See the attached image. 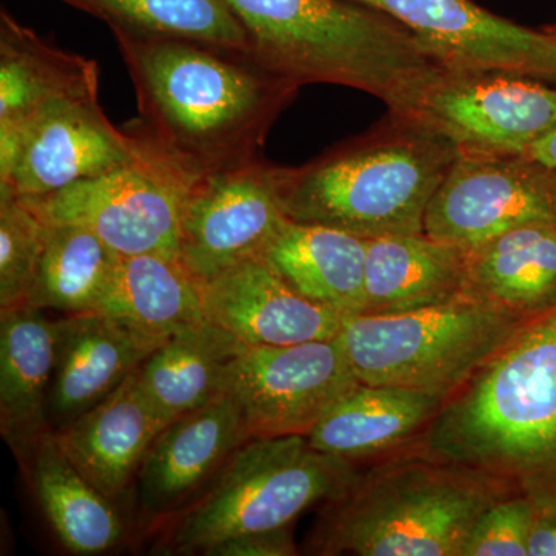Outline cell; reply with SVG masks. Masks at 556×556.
Masks as SVG:
<instances>
[{"label":"cell","mask_w":556,"mask_h":556,"mask_svg":"<svg viewBox=\"0 0 556 556\" xmlns=\"http://www.w3.org/2000/svg\"><path fill=\"white\" fill-rule=\"evenodd\" d=\"M138 101L123 127L138 159L179 199L201 179L258 159L298 84L247 51L177 36L112 30Z\"/></svg>","instance_id":"obj_1"},{"label":"cell","mask_w":556,"mask_h":556,"mask_svg":"<svg viewBox=\"0 0 556 556\" xmlns=\"http://www.w3.org/2000/svg\"><path fill=\"white\" fill-rule=\"evenodd\" d=\"M407 447L556 508V303L527 318Z\"/></svg>","instance_id":"obj_2"},{"label":"cell","mask_w":556,"mask_h":556,"mask_svg":"<svg viewBox=\"0 0 556 556\" xmlns=\"http://www.w3.org/2000/svg\"><path fill=\"white\" fill-rule=\"evenodd\" d=\"M248 33L252 58L281 78L336 84L404 112L439 70L412 31L350 0H225Z\"/></svg>","instance_id":"obj_3"},{"label":"cell","mask_w":556,"mask_h":556,"mask_svg":"<svg viewBox=\"0 0 556 556\" xmlns=\"http://www.w3.org/2000/svg\"><path fill=\"white\" fill-rule=\"evenodd\" d=\"M510 495L481 471L405 447L357 471L325 503L311 554L463 556L479 517Z\"/></svg>","instance_id":"obj_4"},{"label":"cell","mask_w":556,"mask_h":556,"mask_svg":"<svg viewBox=\"0 0 556 556\" xmlns=\"http://www.w3.org/2000/svg\"><path fill=\"white\" fill-rule=\"evenodd\" d=\"M459 156L452 142L393 115L299 167H280L291 222L362 239L424 232L428 204Z\"/></svg>","instance_id":"obj_5"},{"label":"cell","mask_w":556,"mask_h":556,"mask_svg":"<svg viewBox=\"0 0 556 556\" xmlns=\"http://www.w3.org/2000/svg\"><path fill=\"white\" fill-rule=\"evenodd\" d=\"M527 318L466 294L407 313L345 316L338 340L358 382L448 397Z\"/></svg>","instance_id":"obj_6"},{"label":"cell","mask_w":556,"mask_h":556,"mask_svg":"<svg viewBox=\"0 0 556 556\" xmlns=\"http://www.w3.org/2000/svg\"><path fill=\"white\" fill-rule=\"evenodd\" d=\"M356 475V464L318 452L308 437L249 439L179 519L170 548L206 555L229 538L291 527L309 507L345 492Z\"/></svg>","instance_id":"obj_7"},{"label":"cell","mask_w":556,"mask_h":556,"mask_svg":"<svg viewBox=\"0 0 556 556\" xmlns=\"http://www.w3.org/2000/svg\"><path fill=\"white\" fill-rule=\"evenodd\" d=\"M393 115L447 139L459 155H525L556 129V87L514 73L441 68Z\"/></svg>","instance_id":"obj_8"},{"label":"cell","mask_w":556,"mask_h":556,"mask_svg":"<svg viewBox=\"0 0 556 556\" xmlns=\"http://www.w3.org/2000/svg\"><path fill=\"white\" fill-rule=\"evenodd\" d=\"M358 383L338 338L280 346H244L225 394L249 438L308 437L320 417Z\"/></svg>","instance_id":"obj_9"},{"label":"cell","mask_w":556,"mask_h":556,"mask_svg":"<svg viewBox=\"0 0 556 556\" xmlns=\"http://www.w3.org/2000/svg\"><path fill=\"white\" fill-rule=\"evenodd\" d=\"M280 167L255 159L201 179L181 197L178 260L199 283L260 257L288 222Z\"/></svg>","instance_id":"obj_10"},{"label":"cell","mask_w":556,"mask_h":556,"mask_svg":"<svg viewBox=\"0 0 556 556\" xmlns=\"http://www.w3.org/2000/svg\"><path fill=\"white\" fill-rule=\"evenodd\" d=\"M536 223L556 225V175L526 155H459L428 204L424 232L471 249Z\"/></svg>","instance_id":"obj_11"},{"label":"cell","mask_w":556,"mask_h":556,"mask_svg":"<svg viewBox=\"0 0 556 556\" xmlns=\"http://www.w3.org/2000/svg\"><path fill=\"white\" fill-rule=\"evenodd\" d=\"M382 11L441 67L504 72L556 84V35L522 27L471 0H350Z\"/></svg>","instance_id":"obj_12"},{"label":"cell","mask_w":556,"mask_h":556,"mask_svg":"<svg viewBox=\"0 0 556 556\" xmlns=\"http://www.w3.org/2000/svg\"><path fill=\"white\" fill-rule=\"evenodd\" d=\"M138 161L123 127L113 126L98 94L50 105L0 159V193L46 197Z\"/></svg>","instance_id":"obj_13"},{"label":"cell","mask_w":556,"mask_h":556,"mask_svg":"<svg viewBox=\"0 0 556 556\" xmlns=\"http://www.w3.org/2000/svg\"><path fill=\"white\" fill-rule=\"evenodd\" d=\"M24 200L46 222L83 226L123 257L159 254L178 258L181 199L142 160L50 195Z\"/></svg>","instance_id":"obj_14"},{"label":"cell","mask_w":556,"mask_h":556,"mask_svg":"<svg viewBox=\"0 0 556 556\" xmlns=\"http://www.w3.org/2000/svg\"><path fill=\"white\" fill-rule=\"evenodd\" d=\"M204 316L248 346L338 338L343 314L295 291L262 257L200 283Z\"/></svg>","instance_id":"obj_15"},{"label":"cell","mask_w":556,"mask_h":556,"mask_svg":"<svg viewBox=\"0 0 556 556\" xmlns=\"http://www.w3.org/2000/svg\"><path fill=\"white\" fill-rule=\"evenodd\" d=\"M56 331L49 401L53 431L67 427L109 396L164 343L101 313L56 318Z\"/></svg>","instance_id":"obj_16"},{"label":"cell","mask_w":556,"mask_h":556,"mask_svg":"<svg viewBox=\"0 0 556 556\" xmlns=\"http://www.w3.org/2000/svg\"><path fill=\"white\" fill-rule=\"evenodd\" d=\"M249 439L239 408L226 394L177 417L160 431L139 467V503L152 514L178 507L217 477Z\"/></svg>","instance_id":"obj_17"},{"label":"cell","mask_w":556,"mask_h":556,"mask_svg":"<svg viewBox=\"0 0 556 556\" xmlns=\"http://www.w3.org/2000/svg\"><path fill=\"white\" fill-rule=\"evenodd\" d=\"M94 61L58 49L0 13V159L39 113L62 100L98 94Z\"/></svg>","instance_id":"obj_18"},{"label":"cell","mask_w":556,"mask_h":556,"mask_svg":"<svg viewBox=\"0 0 556 556\" xmlns=\"http://www.w3.org/2000/svg\"><path fill=\"white\" fill-rule=\"evenodd\" d=\"M138 369L94 407L54 431L68 459L110 501L137 477L164 428L142 393Z\"/></svg>","instance_id":"obj_19"},{"label":"cell","mask_w":556,"mask_h":556,"mask_svg":"<svg viewBox=\"0 0 556 556\" xmlns=\"http://www.w3.org/2000/svg\"><path fill=\"white\" fill-rule=\"evenodd\" d=\"M445 399L407 388L358 382L320 417L308 441L318 452L350 463L378 460L412 444Z\"/></svg>","instance_id":"obj_20"},{"label":"cell","mask_w":556,"mask_h":556,"mask_svg":"<svg viewBox=\"0 0 556 556\" xmlns=\"http://www.w3.org/2000/svg\"><path fill=\"white\" fill-rule=\"evenodd\" d=\"M468 292V249L420 233L367 240L365 311L407 313Z\"/></svg>","instance_id":"obj_21"},{"label":"cell","mask_w":556,"mask_h":556,"mask_svg":"<svg viewBox=\"0 0 556 556\" xmlns=\"http://www.w3.org/2000/svg\"><path fill=\"white\" fill-rule=\"evenodd\" d=\"M56 320L30 305L0 311V431L16 453L51 431Z\"/></svg>","instance_id":"obj_22"},{"label":"cell","mask_w":556,"mask_h":556,"mask_svg":"<svg viewBox=\"0 0 556 556\" xmlns=\"http://www.w3.org/2000/svg\"><path fill=\"white\" fill-rule=\"evenodd\" d=\"M16 456L62 546L75 555H98L119 543L124 527L118 511L68 459L53 430Z\"/></svg>","instance_id":"obj_23"},{"label":"cell","mask_w":556,"mask_h":556,"mask_svg":"<svg viewBox=\"0 0 556 556\" xmlns=\"http://www.w3.org/2000/svg\"><path fill=\"white\" fill-rule=\"evenodd\" d=\"M295 291L343 316L365 311L367 240L288 219L260 255Z\"/></svg>","instance_id":"obj_24"},{"label":"cell","mask_w":556,"mask_h":556,"mask_svg":"<svg viewBox=\"0 0 556 556\" xmlns=\"http://www.w3.org/2000/svg\"><path fill=\"white\" fill-rule=\"evenodd\" d=\"M207 318L170 336L138 369L139 386L164 427L218 397L243 348Z\"/></svg>","instance_id":"obj_25"},{"label":"cell","mask_w":556,"mask_h":556,"mask_svg":"<svg viewBox=\"0 0 556 556\" xmlns=\"http://www.w3.org/2000/svg\"><path fill=\"white\" fill-rule=\"evenodd\" d=\"M94 313L160 342L206 320L199 281L159 254L121 255Z\"/></svg>","instance_id":"obj_26"},{"label":"cell","mask_w":556,"mask_h":556,"mask_svg":"<svg viewBox=\"0 0 556 556\" xmlns=\"http://www.w3.org/2000/svg\"><path fill=\"white\" fill-rule=\"evenodd\" d=\"M468 292L532 317L556 303V225L507 230L468 249Z\"/></svg>","instance_id":"obj_27"},{"label":"cell","mask_w":556,"mask_h":556,"mask_svg":"<svg viewBox=\"0 0 556 556\" xmlns=\"http://www.w3.org/2000/svg\"><path fill=\"white\" fill-rule=\"evenodd\" d=\"M119 258L91 230L46 222L42 257L28 305L65 316L94 313Z\"/></svg>","instance_id":"obj_28"},{"label":"cell","mask_w":556,"mask_h":556,"mask_svg":"<svg viewBox=\"0 0 556 556\" xmlns=\"http://www.w3.org/2000/svg\"><path fill=\"white\" fill-rule=\"evenodd\" d=\"M104 21L110 30L177 36L230 50L249 49L248 33L225 0H62Z\"/></svg>","instance_id":"obj_29"},{"label":"cell","mask_w":556,"mask_h":556,"mask_svg":"<svg viewBox=\"0 0 556 556\" xmlns=\"http://www.w3.org/2000/svg\"><path fill=\"white\" fill-rule=\"evenodd\" d=\"M46 222L21 197L0 193V311L28 305L42 257Z\"/></svg>","instance_id":"obj_30"},{"label":"cell","mask_w":556,"mask_h":556,"mask_svg":"<svg viewBox=\"0 0 556 556\" xmlns=\"http://www.w3.org/2000/svg\"><path fill=\"white\" fill-rule=\"evenodd\" d=\"M536 507L522 495L503 497L479 517L463 556H527Z\"/></svg>","instance_id":"obj_31"},{"label":"cell","mask_w":556,"mask_h":556,"mask_svg":"<svg viewBox=\"0 0 556 556\" xmlns=\"http://www.w3.org/2000/svg\"><path fill=\"white\" fill-rule=\"evenodd\" d=\"M298 555L291 527L244 533L222 541L206 556H291Z\"/></svg>","instance_id":"obj_32"},{"label":"cell","mask_w":556,"mask_h":556,"mask_svg":"<svg viewBox=\"0 0 556 556\" xmlns=\"http://www.w3.org/2000/svg\"><path fill=\"white\" fill-rule=\"evenodd\" d=\"M527 556H556V508H536Z\"/></svg>","instance_id":"obj_33"},{"label":"cell","mask_w":556,"mask_h":556,"mask_svg":"<svg viewBox=\"0 0 556 556\" xmlns=\"http://www.w3.org/2000/svg\"><path fill=\"white\" fill-rule=\"evenodd\" d=\"M525 155L527 159L535 161V163L540 164L544 169L556 175V129L548 131L543 138L533 142V144L526 150Z\"/></svg>","instance_id":"obj_34"},{"label":"cell","mask_w":556,"mask_h":556,"mask_svg":"<svg viewBox=\"0 0 556 556\" xmlns=\"http://www.w3.org/2000/svg\"><path fill=\"white\" fill-rule=\"evenodd\" d=\"M544 28H546L547 31L554 33V35H556V24L548 25V27H544Z\"/></svg>","instance_id":"obj_35"}]
</instances>
